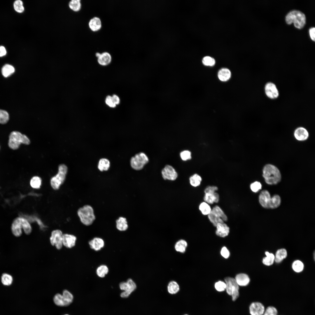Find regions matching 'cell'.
Returning a JSON list of instances; mask_svg holds the SVG:
<instances>
[{
	"label": "cell",
	"instance_id": "1",
	"mask_svg": "<svg viewBox=\"0 0 315 315\" xmlns=\"http://www.w3.org/2000/svg\"><path fill=\"white\" fill-rule=\"evenodd\" d=\"M262 176L268 184H276L281 180V175L279 169L275 166L267 164L262 169Z\"/></svg>",
	"mask_w": 315,
	"mask_h": 315
},
{
	"label": "cell",
	"instance_id": "2",
	"mask_svg": "<svg viewBox=\"0 0 315 315\" xmlns=\"http://www.w3.org/2000/svg\"><path fill=\"white\" fill-rule=\"evenodd\" d=\"M22 229L25 234H30L32 232V226L28 221L25 218L18 217L13 221L11 226L12 232L16 237L20 236L22 233Z\"/></svg>",
	"mask_w": 315,
	"mask_h": 315
},
{
	"label": "cell",
	"instance_id": "3",
	"mask_svg": "<svg viewBox=\"0 0 315 315\" xmlns=\"http://www.w3.org/2000/svg\"><path fill=\"white\" fill-rule=\"evenodd\" d=\"M259 200L261 205L266 208H276L279 206L281 202V198L279 195H275L271 197L269 192L266 190L261 192Z\"/></svg>",
	"mask_w": 315,
	"mask_h": 315
},
{
	"label": "cell",
	"instance_id": "4",
	"mask_svg": "<svg viewBox=\"0 0 315 315\" xmlns=\"http://www.w3.org/2000/svg\"><path fill=\"white\" fill-rule=\"evenodd\" d=\"M30 143L29 138L19 132L13 131L9 135L8 146L13 150L17 149L21 144L29 145Z\"/></svg>",
	"mask_w": 315,
	"mask_h": 315
},
{
	"label": "cell",
	"instance_id": "5",
	"mask_svg": "<svg viewBox=\"0 0 315 315\" xmlns=\"http://www.w3.org/2000/svg\"><path fill=\"white\" fill-rule=\"evenodd\" d=\"M68 172V168L64 164L60 165L57 174L52 177L50 181L52 188L55 190H58L64 182Z\"/></svg>",
	"mask_w": 315,
	"mask_h": 315
},
{
	"label": "cell",
	"instance_id": "6",
	"mask_svg": "<svg viewBox=\"0 0 315 315\" xmlns=\"http://www.w3.org/2000/svg\"><path fill=\"white\" fill-rule=\"evenodd\" d=\"M77 214L81 222L85 225L92 224L95 218L93 209L89 205H85L79 208L77 210Z\"/></svg>",
	"mask_w": 315,
	"mask_h": 315
},
{
	"label": "cell",
	"instance_id": "7",
	"mask_svg": "<svg viewBox=\"0 0 315 315\" xmlns=\"http://www.w3.org/2000/svg\"><path fill=\"white\" fill-rule=\"evenodd\" d=\"M286 23L290 24L294 23L295 26L298 29L302 28L306 22V17L302 12L298 10H293L289 12L286 17Z\"/></svg>",
	"mask_w": 315,
	"mask_h": 315
},
{
	"label": "cell",
	"instance_id": "8",
	"mask_svg": "<svg viewBox=\"0 0 315 315\" xmlns=\"http://www.w3.org/2000/svg\"><path fill=\"white\" fill-rule=\"evenodd\" d=\"M225 280L226 285V290L227 293L232 296L233 301H235L239 295V286L235 279L232 277L226 278Z\"/></svg>",
	"mask_w": 315,
	"mask_h": 315
},
{
	"label": "cell",
	"instance_id": "9",
	"mask_svg": "<svg viewBox=\"0 0 315 315\" xmlns=\"http://www.w3.org/2000/svg\"><path fill=\"white\" fill-rule=\"evenodd\" d=\"M148 162L149 159L146 155L144 153L141 152L132 158L130 164L132 168L139 170L142 169Z\"/></svg>",
	"mask_w": 315,
	"mask_h": 315
},
{
	"label": "cell",
	"instance_id": "10",
	"mask_svg": "<svg viewBox=\"0 0 315 315\" xmlns=\"http://www.w3.org/2000/svg\"><path fill=\"white\" fill-rule=\"evenodd\" d=\"M119 286L120 289L124 291L120 294V296L123 298L128 297L136 287L135 283L131 279H128L126 282H121Z\"/></svg>",
	"mask_w": 315,
	"mask_h": 315
},
{
	"label": "cell",
	"instance_id": "11",
	"mask_svg": "<svg viewBox=\"0 0 315 315\" xmlns=\"http://www.w3.org/2000/svg\"><path fill=\"white\" fill-rule=\"evenodd\" d=\"M63 234L62 231L59 229L54 230L51 232L50 238V243L52 245L55 246L57 249H61L63 246Z\"/></svg>",
	"mask_w": 315,
	"mask_h": 315
},
{
	"label": "cell",
	"instance_id": "12",
	"mask_svg": "<svg viewBox=\"0 0 315 315\" xmlns=\"http://www.w3.org/2000/svg\"><path fill=\"white\" fill-rule=\"evenodd\" d=\"M162 176L164 180L174 181L177 177L178 174L175 169L171 166L167 165L162 170Z\"/></svg>",
	"mask_w": 315,
	"mask_h": 315
},
{
	"label": "cell",
	"instance_id": "13",
	"mask_svg": "<svg viewBox=\"0 0 315 315\" xmlns=\"http://www.w3.org/2000/svg\"><path fill=\"white\" fill-rule=\"evenodd\" d=\"M95 55L97 58V62L99 64L103 66L109 64L111 62L112 57L108 52H104L102 53L97 52Z\"/></svg>",
	"mask_w": 315,
	"mask_h": 315
},
{
	"label": "cell",
	"instance_id": "14",
	"mask_svg": "<svg viewBox=\"0 0 315 315\" xmlns=\"http://www.w3.org/2000/svg\"><path fill=\"white\" fill-rule=\"evenodd\" d=\"M249 309L251 315H262L265 311L264 305L258 302H253L251 303Z\"/></svg>",
	"mask_w": 315,
	"mask_h": 315
},
{
	"label": "cell",
	"instance_id": "15",
	"mask_svg": "<svg viewBox=\"0 0 315 315\" xmlns=\"http://www.w3.org/2000/svg\"><path fill=\"white\" fill-rule=\"evenodd\" d=\"M265 91L267 96L270 98L274 99L278 96V90L276 85L272 83L269 82L266 84Z\"/></svg>",
	"mask_w": 315,
	"mask_h": 315
},
{
	"label": "cell",
	"instance_id": "16",
	"mask_svg": "<svg viewBox=\"0 0 315 315\" xmlns=\"http://www.w3.org/2000/svg\"><path fill=\"white\" fill-rule=\"evenodd\" d=\"M76 237L71 234H64L62 237L63 245L68 248H71L75 245Z\"/></svg>",
	"mask_w": 315,
	"mask_h": 315
},
{
	"label": "cell",
	"instance_id": "17",
	"mask_svg": "<svg viewBox=\"0 0 315 315\" xmlns=\"http://www.w3.org/2000/svg\"><path fill=\"white\" fill-rule=\"evenodd\" d=\"M216 235L221 237H224L228 235L230 232V228L227 225L224 223H218L216 227Z\"/></svg>",
	"mask_w": 315,
	"mask_h": 315
},
{
	"label": "cell",
	"instance_id": "18",
	"mask_svg": "<svg viewBox=\"0 0 315 315\" xmlns=\"http://www.w3.org/2000/svg\"><path fill=\"white\" fill-rule=\"evenodd\" d=\"M294 136L297 140L299 141H304L308 139L309 134L308 131L306 129L300 127L298 128L295 130Z\"/></svg>",
	"mask_w": 315,
	"mask_h": 315
},
{
	"label": "cell",
	"instance_id": "19",
	"mask_svg": "<svg viewBox=\"0 0 315 315\" xmlns=\"http://www.w3.org/2000/svg\"><path fill=\"white\" fill-rule=\"evenodd\" d=\"M88 24L90 29L94 32L99 30L102 26L101 19L97 17H94L92 18L90 20Z\"/></svg>",
	"mask_w": 315,
	"mask_h": 315
},
{
	"label": "cell",
	"instance_id": "20",
	"mask_svg": "<svg viewBox=\"0 0 315 315\" xmlns=\"http://www.w3.org/2000/svg\"><path fill=\"white\" fill-rule=\"evenodd\" d=\"M89 244L91 249L96 251L100 250L104 246V242L102 239L95 237L90 241Z\"/></svg>",
	"mask_w": 315,
	"mask_h": 315
},
{
	"label": "cell",
	"instance_id": "21",
	"mask_svg": "<svg viewBox=\"0 0 315 315\" xmlns=\"http://www.w3.org/2000/svg\"><path fill=\"white\" fill-rule=\"evenodd\" d=\"M204 200L205 202L209 204H212L214 203H217L219 200V196L216 192L205 193L204 197Z\"/></svg>",
	"mask_w": 315,
	"mask_h": 315
},
{
	"label": "cell",
	"instance_id": "22",
	"mask_svg": "<svg viewBox=\"0 0 315 315\" xmlns=\"http://www.w3.org/2000/svg\"><path fill=\"white\" fill-rule=\"evenodd\" d=\"M235 279L238 285L241 286L247 285L250 281L249 277L245 274H239L237 275Z\"/></svg>",
	"mask_w": 315,
	"mask_h": 315
},
{
	"label": "cell",
	"instance_id": "23",
	"mask_svg": "<svg viewBox=\"0 0 315 315\" xmlns=\"http://www.w3.org/2000/svg\"><path fill=\"white\" fill-rule=\"evenodd\" d=\"M218 76L219 79L221 81H226L230 78L231 72L228 69L223 68L219 71Z\"/></svg>",
	"mask_w": 315,
	"mask_h": 315
},
{
	"label": "cell",
	"instance_id": "24",
	"mask_svg": "<svg viewBox=\"0 0 315 315\" xmlns=\"http://www.w3.org/2000/svg\"><path fill=\"white\" fill-rule=\"evenodd\" d=\"M188 246L187 242L184 239L178 240L175 244L174 248L176 251L181 253H184Z\"/></svg>",
	"mask_w": 315,
	"mask_h": 315
},
{
	"label": "cell",
	"instance_id": "25",
	"mask_svg": "<svg viewBox=\"0 0 315 315\" xmlns=\"http://www.w3.org/2000/svg\"><path fill=\"white\" fill-rule=\"evenodd\" d=\"M116 228L120 231L126 230L128 228L126 219L125 218L120 217L116 221Z\"/></svg>",
	"mask_w": 315,
	"mask_h": 315
},
{
	"label": "cell",
	"instance_id": "26",
	"mask_svg": "<svg viewBox=\"0 0 315 315\" xmlns=\"http://www.w3.org/2000/svg\"><path fill=\"white\" fill-rule=\"evenodd\" d=\"M167 289L168 293L171 294L177 293L179 290L180 287L178 283L174 281H170L168 284Z\"/></svg>",
	"mask_w": 315,
	"mask_h": 315
},
{
	"label": "cell",
	"instance_id": "27",
	"mask_svg": "<svg viewBox=\"0 0 315 315\" xmlns=\"http://www.w3.org/2000/svg\"><path fill=\"white\" fill-rule=\"evenodd\" d=\"M208 216L210 221L215 227H216L218 223H224V221L212 212L211 211Z\"/></svg>",
	"mask_w": 315,
	"mask_h": 315
},
{
	"label": "cell",
	"instance_id": "28",
	"mask_svg": "<svg viewBox=\"0 0 315 315\" xmlns=\"http://www.w3.org/2000/svg\"><path fill=\"white\" fill-rule=\"evenodd\" d=\"M53 300L54 303L57 306H66L69 305L64 299L62 295L60 294H56L54 297Z\"/></svg>",
	"mask_w": 315,
	"mask_h": 315
},
{
	"label": "cell",
	"instance_id": "29",
	"mask_svg": "<svg viewBox=\"0 0 315 315\" xmlns=\"http://www.w3.org/2000/svg\"><path fill=\"white\" fill-rule=\"evenodd\" d=\"M287 256V252L285 249H279L276 252L274 260L276 262H280L285 258Z\"/></svg>",
	"mask_w": 315,
	"mask_h": 315
},
{
	"label": "cell",
	"instance_id": "30",
	"mask_svg": "<svg viewBox=\"0 0 315 315\" xmlns=\"http://www.w3.org/2000/svg\"><path fill=\"white\" fill-rule=\"evenodd\" d=\"M31 186L35 189H39L42 184V179L39 176H35L33 177L30 182Z\"/></svg>",
	"mask_w": 315,
	"mask_h": 315
},
{
	"label": "cell",
	"instance_id": "31",
	"mask_svg": "<svg viewBox=\"0 0 315 315\" xmlns=\"http://www.w3.org/2000/svg\"><path fill=\"white\" fill-rule=\"evenodd\" d=\"M110 166V162L109 160L106 158H102L99 161L98 167L101 171H107Z\"/></svg>",
	"mask_w": 315,
	"mask_h": 315
},
{
	"label": "cell",
	"instance_id": "32",
	"mask_svg": "<svg viewBox=\"0 0 315 315\" xmlns=\"http://www.w3.org/2000/svg\"><path fill=\"white\" fill-rule=\"evenodd\" d=\"M211 211L220 218L224 221H226L228 220L226 215L218 206H214L211 209Z\"/></svg>",
	"mask_w": 315,
	"mask_h": 315
},
{
	"label": "cell",
	"instance_id": "33",
	"mask_svg": "<svg viewBox=\"0 0 315 315\" xmlns=\"http://www.w3.org/2000/svg\"><path fill=\"white\" fill-rule=\"evenodd\" d=\"M15 71L14 67L11 65L6 64L2 68V73L3 76L6 77L10 76Z\"/></svg>",
	"mask_w": 315,
	"mask_h": 315
},
{
	"label": "cell",
	"instance_id": "34",
	"mask_svg": "<svg viewBox=\"0 0 315 315\" xmlns=\"http://www.w3.org/2000/svg\"><path fill=\"white\" fill-rule=\"evenodd\" d=\"M190 183L191 186L196 187L199 186L201 184L202 178L200 176L195 174L191 176L190 178Z\"/></svg>",
	"mask_w": 315,
	"mask_h": 315
},
{
	"label": "cell",
	"instance_id": "35",
	"mask_svg": "<svg viewBox=\"0 0 315 315\" xmlns=\"http://www.w3.org/2000/svg\"><path fill=\"white\" fill-rule=\"evenodd\" d=\"M199 209L202 213L204 215H208L211 212L212 209L209 204L204 202H202L199 205Z\"/></svg>",
	"mask_w": 315,
	"mask_h": 315
},
{
	"label": "cell",
	"instance_id": "36",
	"mask_svg": "<svg viewBox=\"0 0 315 315\" xmlns=\"http://www.w3.org/2000/svg\"><path fill=\"white\" fill-rule=\"evenodd\" d=\"M265 254L266 257L264 258L262 260V262L265 265L270 266L272 265L274 260L275 256L273 254L270 253L268 252H266Z\"/></svg>",
	"mask_w": 315,
	"mask_h": 315
},
{
	"label": "cell",
	"instance_id": "37",
	"mask_svg": "<svg viewBox=\"0 0 315 315\" xmlns=\"http://www.w3.org/2000/svg\"><path fill=\"white\" fill-rule=\"evenodd\" d=\"M69 5L70 8L75 12L79 11L81 6L80 0H72L70 1Z\"/></svg>",
	"mask_w": 315,
	"mask_h": 315
},
{
	"label": "cell",
	"instance_id": "38",
	"mask_svg": "<svg viewBox=\"0 0 315 315\" xmlns=\"http://www.w3.org/2000/svg\"><path fill=\"white\" fill-rule=\"evenodd\" d=\"M108 272V268L105 265H101L97 268L96 270L97 275L101 278L104 277L107 274Z\"/></svg>",
	"mask_w": 315,
	"mask_h": 315
},
{
	"label": "cell",
	"instance_id": "39",
	"mask_svg": "<svg viewBox=\"0 0 315 315\" xmlns=\"http://www.w3.org/2000/svg\"><path fill=\"white\" fill-rule=\"evenodd\" d=\"M13 281L12 276L8 274L4 273L1 276V282L5 286H9L11 284Z\"/></svg>",
	"mask_w": 315,
	"mask_h": 315
},
{
	"label": "cell",
	"instance_id": "40",
	"mask_svg": "<svg viewBox=\"0 0 315 315\" xmlns=\"http://www.w3.org/2000/svg\"><path fill=\"white\" fill-rule=\"evenodd\" d=\"M9 120V115L6 111L0 109V124H4L7 123Z\"/></svg>",
	"mask_w": 315,
	"mask_h": 315
},
{
	"label": "cell",
	"instance_id": "41",
	"mask_svg": "<svg viewBox=\"0 0 315 315\" xmlns=\"http://www.w3.org/2000/svg\"><path fill=\"white\" fill-rule=\"evenodd\" d=\"M292 268L293 270L297 272L302 271L304 268V265L302 262L299 260L295 261L293 264Z\"/></svg>",
	"mask_w": 315,
	"mask_h": 315
},
{
	"label": "cell",
	"instance_id": "42",
	"mask_svg": "<svg viewBox=\"0 0 315 315\" xmlns=\"http://www.w3.org/2000/svg\"><path fill=\"white\" fill-rule=\"evenodd\" d=\"M13 6L15 10L17 12L22 13L24 10L23 3L21 0H17L15 1L14 3Z\"/></svg>",
	"mask_w": 315,
	"mask_h": 315
},
{
	"label": "cell",
	"instance_id": "43",
	"mask_svg": "<svg viewBox=\"0 0 315 315\" xmlns=\"http://www.w3.org/2000/svg\"><path fill=\"white\" fill-rule=\"evenodd\" d=\"M202 62L205 65L212 66L215 64V61L213 58L211 57L206 56L202 59Z\"/></svg>",
	"mask_w": 315,
	"mask_h": 315
},
{
	"label": "cell",
	"instance_id": "44",
	"mask_svg": "<svg viewBox=\"0 0 315 315\" xmlns=\"http://www.w3.org/2000/svg\"><path fill=\"white\" fill-rule=\"evenodd\" d=\"M62 295L66 301L69 304L72 302L73 299V296L68 290H64L63 292Z\"/></svg>",
	"mask_w": 315,
	"mask_h": 315
},
{
	"label": "cell",
	"instance_id": "45",
	"mask_svg": "<svg viewBox=\"0 0 315 315\" xmlns=\"http://www.w3.org/2000/svg\"><path fill=\"white\" fill-rule=\"evenodd\" d=\"M277 311L276 309L274 307H268L262 315H277Z\"/></svg>",
	"mask_w": 315,
	"mask_h": 315
},
{
	"label": "cell",
	"instance_id": "46",
	"mask_svg": "<svg viewBox=\"0 0 315 315\" xmlns=\"http://www.w3.org/2000/svg\"><path fill=\"white\" fill-rule=\"evenodd\" d=\"M250 188L253 192H257L261 189L262 185L260 182L256 181L251 184Z\"/></svg>",
	"mask_w": 315,
	"mask_h": 315
},
{
	"label": "cell",
	"instance_id": "47",
	"mask_svg": "<svg viewBox=\"0 0 315 315\" xmlns=\"http://www.w3.org/2000/svg\"><path fill=\"white\" fill-rule=\"evenodd\" d=\"M215 288L219 292L223 291L226 289V284L222 281H219L215 284Z\"/></svg>",
	"mask_w": 315,
	"mask_h": 315
},
{
	"label": "cell",
	"instance_id": "48",
	"mask_svg": "<svg viewBox=\"0 0 315 315\" xmlns=\"http://www.w3.org/2000/svg\"><path fill=\"white\" fill-rule=\"evenodd\" d=\"M181 159L183 161L190 160L191 158V153L188 150H183L180 153Z\"/></svg>",
	"mask_w": 315,
	"mask_h": 315
},
{
	"label": "cell",
	"instance_id": "49",
	"mask_svg": "<svg viewBox=\"0 0 315 315\" xmlns=\"http://www.w3.org/2000/svg\"><path fill=\"white\" fill-rule=\"evenodd\" d=\"M105 103L107 105L111 108H114L116 106L111 96V95L106 96L105 99Z\"/></svg>",
	"mask_w": 315,
	"mask_h": 315
},
{
	"label": "cell",
	"instance_id": "50",
	"mask_svg": "<svg viewBox=\"0 0 315 315\" xmlns=\"http://www.w3.org/2000/svg\"><path fill=\"white\" fill-rule=\"evenodd\" d=\"M218 190L217 187L215 186H209L206 188L204 192L205 193H213L216 192Z\"/></svg>",
	"mask_w": 315,
	"mask_h": 315
},
{
	"label": "cell",
	"instance_id": "51",
	"mask_svg": "<svg viewBox=\"0 0 315 315\" xmlns=\"http://www.w3.org/2000/svg\"><path fill=\"white\" fill-rule=\"evenodd\" d=\"M220 253L222 256L225 258H228L230 256L229 251L225 247H223L222 248Z\"/></svg>",
	"mask_w": 315,
	"mask_h": 315
},
{
	"label": "cell",
	"instance_id": "52",
	"mask_svg": "<svg viewBox=\"0 0 315 315\" xmlns=\"http://www.w3.org/2000/svg\"><path fill=\"white\" fill-rule=\"evenodd\" d=\"M113 100L117 106L119 104L120 102V100L119 97L116 94H114L111 96Z\"/></svg>",
	"mask_w": 315,
	"mask_h": 315
},
{
	"label": "cell",
	"instance_id": "53",
	"mask_svg": "<svg viewBox=\"0 0 315 315\" xmlns=\"http://www.w3.org/2000/svg\"><path fill=\"white\" fill-rule=\"evenodd\" d=\"M315 28L314 27H312L309 29V33L310 37L311 39L314 41H315Z\"/></svg>",
	"mask_w": 315,
	"mask_h": 315
},
{
	"label": "cell",
	"instance_id": "54",
	"mask_svg": "<svg viewBox=\"0 0 315 315\" xmlns=\"http://www.w3.org/2000/svg\"><path fill=\"white\" fill-rule=\"evenodd\" d=\"M6 53V51L5 48L3 46H0V57L5 55Z\"/></svg>",
	"mask_w": 315,
	"mask_h": 315
},
{
	"label": "cell",
	"instance_id": "55",
	"mask_svg": "<svg viewBox=\"0 0 315 315\" xmlns=\"http://www.w3.org/2000/svg\"><path fill=\"white\" fill-rule=\"evenodd\" d=\"M188 315L186 314H185V315Z\"/></svg>",
	"mask_w": 315,
	"mask_h": 315
},
{
	"label": "cell",
	"instance_id": "56",
	"mask_svg": "<svg viewBox=\"0 0 315 315\" xmlns=\"http://www.w3.org/2000/svg\"><path fill=\"white\" fill-rule=\"evenodd\" d=\"M68 315V314H65V315Z\"/></svg>",
	"mask_w": 315,
	"mask_h": 315
}]
</instances>
